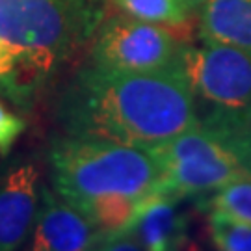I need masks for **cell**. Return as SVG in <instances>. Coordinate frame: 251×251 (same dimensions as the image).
Masks as SVG:
<instances>
[{
	"instance_id": "obj_7",
	"label": "cell",
	"mask_w": 251,
	"mask_h": 251,
	"mask_svg": "<svg viewBox=\"0 0 251 251\" xmlns=\"http://www.w3.org/2000/svg\"><path fill=\"white\" fill-rule=\"evenodd\" d=\"M39 170L26 158H8L0 166V251L28 242L39 205Z\"/></svg>"
},
{
	"instance_id": "obj_4",
	"label": "cell",
	"mask_w": 251,
	"mask_h": 251,
	"mask_svg": "<svg viewBox=\"0 0 251 251\" xmlns=\"http://www.w3.org/2000/svg\"><path fill=\"white\" fill-rule=\"evenodd\" d=\"M52 190L69 203L162 192V168L147 147L63 134L49 151Z\"/></svg>"
},
{
	"instance_id": "obj_3",
	"label": "cell",
	"mask_w": 251,
	"mask_h": 251,
	"mask_svg": "<svg viewBox=\"0 0 251 251\" xmlns=\"http://www.w3.org/2000/svg\"><path fill=\"white\" fill-rule=\"evenodd\" d=\"M198 114L192 128L147 147L162 168V192L177 199L251 180V112Z\"/></svg>"
},
{
	"instance_id": "obj_12",
	"label": "cell",
	"mask_w": 251,
	"mask_h": 251,
	"mask_svg": "<svg viewBox=\"0 0 251 251\" xmlns=\"http://www.w3.org/2000/svg\"><path fill=\"white\" fill-rule=\"evenodd\" d=\"M114 2L117 8L130 17L168 28L182 26L192 15L182 0H114Z\"/></svg>"
},
{
	"instance_id": "obj_5",
	"label": "cell",
	"mask_w": 251,
	"mask_h": 251,
	"mask_svg": "<svg viewBox=\"0 0 251 251\" xmlns=\"http://www.w3.org/2000/svg\"><path fill=\"white\" fill-rule=\"evenodd\" d=\"M175 69L194 91L198 110L251 112V54L234 47L180 45Z\"/></svg>"
},
{
	"instance_id": "obj_6",
	"label": "cell",
	"mask_w": 251,
	"mask_h": 251,
	"mask_svg": "<svg viewBox=\"0 0 251 251\" xmlns=\"http://www.w3.org/2000/svg\"><path fill=\"white\" fill-rule=\"evenodd\" d=\"M180 45L168 26L130 15L104 19L97 30L91 63L130 73L173 69Z\"/></svg>"
},
{
	"instance_id": "obj_9",
	"label": "cell",
	"mask_w": 251,
	"mask_h": 251,
	"mask_svg": "<svg viewBox=\"0 0 251 251\" xmlns=\"http://www.w3.org/2000/svg\"><path fill=\"white\" fill-rule=\"evenodd\" d=\"M179 199L156 192L144 199L134 225L126 231L142 250H180L186 244L188 222L177 208Z\"/></svg>"
},
{
	"instance_id": "obj_1",
	"label": "cell",
	"mask_w": 251,
	"mask_h": 251,
	"mask_svg": "<svg viewBox=\"0 0 251 251\" xmlns=\"http://www.w3.org/2000/svg\"><path fill=\"white\" fill-rule=\"evenodd\" d=\"M63 134L152 147L199 121L194 91L175 67L130 73L88 63L56 106Z\"/></svg>"
},
{
	"instance_id": "obj_15",
	"label": "cell",
	"mask_w": 251,
	"mask_h": 251,
	"mask_svg": "<svg viewBox=\"0 0 251 251\" xmlns=\"http://www.w3.org/2000/svg\"><path fill=\"white\" fill-rule=\"evenodd\" d=\"M26 121L23 117L15 116L13 112H9L4 106V102L0 100V154L6 156L13 144L19 140V136L25 132Z\"/></svg>"
},
{
	"instance_id": "obj_14",
	"label": "cell",
	"mask_w": 251,
	"mask_h": 251,
	"mask_svg": "<svg viewBox=\"0 0 251 251\" xmlns=\"http://www.w3.org/2000/svg\"><path fill=\"white\" fill-rule=\"evenodd\" d=\"M208 206L251 224V180H238L216 190L208 199Z\"/></svg>"
},
{
	"instance_id": "obj_10",
	"label": "cell",
	"mask_w": 251,
	"mask_h": 251,
	"mask_svg": "<svg viewBox=\"0 0 251 251\" xmlns=\"http://www.w3.org/2000/svg\"><path fill=\"white\" fill-rule=\"evenodd\" d=\"M198 13L203 43L234 47L251 54V0H206Z\"/></svg>"
},
{
	"instance_id": "obj_16",
	"label": "cell",
	"mask_w": 251,
	"mask_h": 251,
	"mask_svg": "<svg viewBox=\"0 0 251 251\" xmlns=\"http://www.w3.org/2000/svg\"><path fill=\"white\" fill-rule=\"evenodd\" d=\"M184 4H186V8H188V11L194 15V13H198L199 9L203 8V4H205L206 0H182Z\"/></svg>"
},
{
	"instance_id": "obj_11",
	"label": "cell",
	"mask_w": 251,
	"mask_h": 251,
	"mask_svg": "<svg viewBox=\"0 0 251 251\" xmlns=\"http://www.w3.org/2000/svg\"><path fill=\"white\" fill-rule=\"evenodd\" d=\"M144 199L145 198L108 196V198L86 199V201H78V203H73V205L78 206L82 212L93 222V225L100 233V242H102L104 238L126 233L134 225Z\"/></svg>"
},
{
	"instance_id": "obj_8",
	"label": "cell",
	"mask_w": 251,
	"mask_h": 251,
	"mask_svg": "<svg viewBox=\"0 0 251 251\" xmlns=\"http://www.w3.org/2000/svg\"><path fill=\"white\" fill-rule=\"evenodd\" d=\"M99 244L100 233L78 206L65 201L54 190L41 188L28 250L86 251L97 250Z\"/></svg>"
},
{
	"instance_id": "obj_13",
	"label": "cell",
	"mask_w": 251,
	"mask_h": 251,
	"mask_svg": "<svg viewBox=\"0 0 251 251\" xmlns=\"http://www.w3.org/2000/svg\"><path fill=\"white\" fill-rule=\"evenodd\" d=\"M208 233L216 250L251 251V224L222 210L208 212Z\"/></svg>"
},
{
	"instance_id": "obj_2",
	"label": "cell",
	"mask_w": 251,
	"mask_h": 251,
	"mask_svg": "<svg viewBox=\"0 0 251 251\" xmlns=\"http://www.w3.org/2000/svg\"><path fill=\"white\" fill-rule=\"evenodd\" d=\"M106 0H0V90L30 104L82 45L97 34Z\"/></svg>"
}]
</instances>
